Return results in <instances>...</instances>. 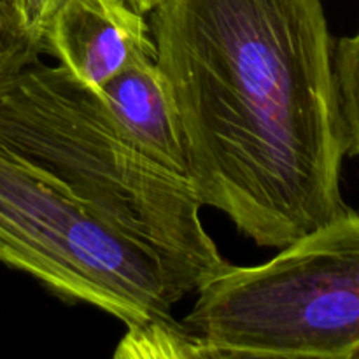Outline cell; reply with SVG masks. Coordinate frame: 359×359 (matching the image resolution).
I'll return each mask as SVG.
<instances>
[{
  "label": "cell",
  "instance_id": "obj_1",
  "mask_svg": "<svg viewBox=\"0 0 359 359\" xmlns=\"http://www.w3.org/2000/svg\"><path fill=\"white\" fill-rule=\"evenodd\" d=\"M188 177L130 142L62 65L0 77V262L126 328L228 265Z\"/></svg>",
  "mask_w": 359,
  "mask_h": 359
},
{
  "label": "cell",
  "instance_id": "obj_2",
  "mask_svg": "<svg viewBox=\"0 0 359 359\" xmlns=\"http://www.w3.org/2000/svg\"><path fill=\"white\" fill-rule=\"evenodd\" d=\"M149 28L202 205L277 249L347 209L323 0H161Z\"/></svg>",
  "mask_w": 359,
  "mask_h": 359
},
{
  "label": "cell",
  "instance_id": "obj_3",
  "mask_svg": "<svg viewBox=\"0 0 359 359\" xmlns=\"http://www.w3.org/2000/svg\"><path fill=\"white\" fill-rule=\"evenodd\" d=\"M195 294L182 323L210 358H359V210L263 265L228 263Z\"/></svg>",
  "mask_w": 359,
  "mask_h": 359
},
{
  "label": "cell",
  "instance_id": "obj_4",
  "mask_svg": "<svg viewBox=\"0 0 359 359\" xmlns=\"http://www.w3.org/2000/svg\"><path fill=\"white\" fill-rule=\"evenodd\" d=\"M42 49L93 91L130 63L156 60L149 25L125 0H65L46 28Z\"/></svg>",
  "mask_w": 359,
  "mask_h": 359
},
{
  "label": "cell",
  "instance_id": "obj_5",
  "mask_svg": "<svg viewBox=\"0 0 359 359\" xmlns=\"http://www.w3.org/2000/svg\"><path fill=\"white\" fill-rule=\"evenodd\" d=\"M119 132L146 156L188 177L184 133L170 83L154 58H140L97 91Z\"/></svg>",
  "mask_w": 359,
  "mask_h": 359
},
{
  "label": "cell",
  "instance_id": "obj_6",
  "mask_svg": "<svg viewBox=\"0 0 359 359\" xmlns=\"http://www.w3.org/2000/svg\"><path fill=\"white\" fill-rule=\"evenodd\" d=\"M126 335L116 349V358L142 359H196L210 358L209 349L198 335L182 321L149 323L126 328Z\"/></svg>",
  "mask_w": 359,
  "mask_h": 359
},
{
  "label": "cell",
  "instance_id": "obj_7",
  "mask_svg": "<svg viewBox=\"0 0 359 359\" xmlns=\"http://www.w3.org/2000/svg\"><path fill=\"white\" fill-rule=\"evenodd\" d=\"M333 70L347 154L359 156V28L353 35L337 42L333 49Z\"/></svg>",
  "mask_w": 359,
  "mask_h": 359
},
{
  "label": "cell",
  "instance_id": "obj_8",
  "mask_svg": "<svg viewBox=\"0 0 359 359\" xmlns=\"http://www.w3.org/2000/svg\"><path fill=\"white\" fill-rule=\"evenodd\" d=\"M42 49L0 11V77L41 62Z\"/></svg>",
  "mask_w": 359,
  "mask_h": 359
},
{
  "label": "cell",
  "instance_id": "obj_9",
  "mask_svg": "<svg viewBox=\"0 0 359 359\" xmlns=\"http://www.w3.org/2000/svg\"><path fill=\"white\" fill-rule=\"evenodd\" d=\"M63 2L65 0H18V16H20L21 30L41 49L46 28H48L53 14L60 9Z\"/></svg>",
  "mask_w": 359,
  "mask_h": 359
},
{
  "label": "cell",
  "instance_id": "obj_10",
  "mask_svg": "<svg viewBox=\"0 0 359 359\" xmlns=\"http://www.w3.org/2000/svg\"><path fill=\"white\" fill-rule=\"evenodd\" d=\"M132 9H135L137 13L140 14H147L153 13L158 6H160L161 0H125Z\"/></svg>",
  "mask_w": 359,
  "mask_h": 359
},
{
  "label": "cell",
  "instance_id": "obj_11",
  "mask_svg": "<svg viewBox=\"0 0 359 359\" xmlns=\"http://www.w3.org/2000/svg\"><path fill=\"white\" fill-rule=\"evenodd\" d=\"M0 11L20 27V16H18V0H0ZM21 28V27H20Z\"/></svg>",
  "mask_w": 359,
  "mask_h": 359
}]
</instances>
